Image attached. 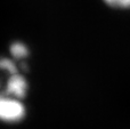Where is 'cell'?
Wrapping results in <instances>:
<instances>
[{"label":"cell","mask_w":130,"mask_h":129,"mask_svg":"<svg viewBox=\"0 0 130 129\" xmlns=\"http://www.w3.org/2000/svg\"><path fill=\"white\" fill-rule=\"evenodd\" d=\"M25 116V106L21 100L8 95H0V120L14 122L20 121Z\"/></svg>","instance_id":"6da1fadb"},{"label":"cell","mask_w":130,"mask_h":129,"mask_svg":"<svg viewBox=\"0 0 130 129\" xmlns=\"http://www.w3.org/2000/svg\"><path fill=\"white\" fill-rule=\"evenodd\" d=\"M10 73V78L8 80V86H7L6 95L10 96V97L17 98L21 100L22 97H24L27 90V82L20 73H17V71L15 72H9Z\"/></svg>","instance_id":"7a4b0ae2"},{"label":"cell","mask_w":130,"mask_h":129,"mask_svg":"<svg viewBox=\"0 0 130 129\" xmlns=\"http://www.w3.org/2000/svg\"><path fill=\"white\" fill-rule=\"evenodd\" d=\"M10 52L13 54V56H15L16 58H23V57H26L29 54V50L27 47L25 45H23L22 42H15L11 45L10 47Z\"/></svg>","instance_id":"3957f363"},{"label":"cell","mask_w":130,"mask_h":129,"mask_svg":"<svg viewBox=\"0 0 130 129\" xmlns=\"http://www.w3.org/2000/svg\"><path fill=\"white\" fill-rule=\"evenodd\" d=\"M106 5L112 8L119 9H128L130 8V0H104Z\"/></svg>","instance_id":"277c9868"}]
</instances>
